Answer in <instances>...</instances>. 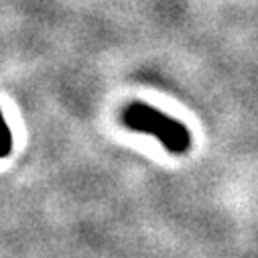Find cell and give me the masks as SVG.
I'll use <instances>...</instances> for the list:
<instances>
[{"label": "cell", "instance_id": "obj_1", "mask_svg": "<svg viewBox=\"0 0 258 258\" xmlns=\"http://www.w3.org/2000/svg\"><path fill=\"white\" fill-rule=\"evenodd\" d=\"M122 122L135 133L153 135L173 155H183L191 147V135L187 126L177 118L163 114L147 102H131L122 110Z\"/></svg>", "mask_w": 258, "mask_h": 258}, {"label": "cell", "instance_id": "obj_2", "mask_svg": "<svg viewBox=\"0 0 258 258\" xmlns=\"http://www.w3.org/2000/svg\"><path fill=\"white\" fill-rule=\"evenodd\" d=\"M13 149V135H11V128L0 112V159H5L7 155H11Z\"/></svg>", "mask_w": 258, "mask_h": 258}]
</instances>
